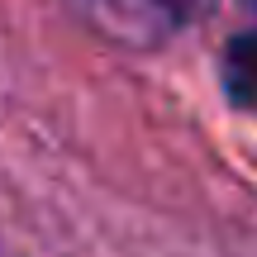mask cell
<instances>
[{
	"label": "cell",
	"instance_id": "cell-2",
	"mask_svg": "<svg viewBox=\"0 0 257 257\" xmlns=\"http://www.w3.org/2000/svg\"><path fill=\"white\" fill-rule=\"evenodd\" d=\"M224 91L233 105L257 110V34H243L224 53Z\"/></svg>",
	"mask_w": 257,
	"mask_h": 257
},
{
	"label": "cell",
	"instance_id": "cell-1",
	"mask_svg": "<svg viewBox=\"0 0 257 257\" xmlns=\"http://www.w3.org/2000/svg\"><path fill=\"white\" fill-rule=\"evenodd\" d=\"M110 38L124 43H157L172 29L191 24L210 0H76Z\"/></svg>",
	"mask_w": 257,
	"mask_h": 257
},
{
	"label": "cell",
	"instance_id": "cell-3",
	"mask_svg": "<svg viewBox=\"0 0 257 257\" xmlns=\"http://www.w3.org/2000/svg\"><path fill=\"white\" fill-rule=\"evenodd\" d=\"M0 257H10V252H0Z\"/></svg>",
	"mask_w": 257,
	"mask_h": 257
}]
</instances>
